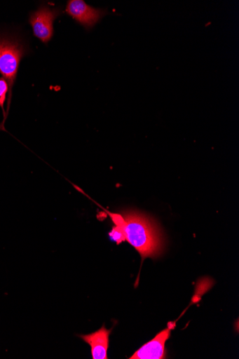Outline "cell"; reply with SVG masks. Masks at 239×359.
<instances>
[{"label": "cell", "mask_w": 239, "mask_h": 359, "mask_svg": "<svg viewBox=\"0 0 239 359\" xmlns=\"http://www.w3.org/2000/svg\"><path fill=\"white\" fill-rule=\"evenodd\" d=\"M115 226L123 233L125 241L142 255L156 257L163 250V238L155 222L139 212H125L123 215L109 212Z\"/></svg>", "instance_id": "6da1fadb"}, {"label": "cell", "mask_w": 239, "mask_h": 359, "mask_svg": "<svg viewBox=\"0 0 239 359\" xmlns=\"http://www.w3.org/2000/svg\"><path fill=\"white\" fill-rule=\"evenodd\" d=\"M23 46L11 39L0 38V74L9 86V100L6 118L10 108L13 87L15 83L20 62L24 55Z\"/></svg>", "instance_id": "7a4b0ae2"}, {"label": "cell", "mask_w": 239, "mask_h": 359, "mask_svg": "<svg viewBox=\"0 0 239 359\" xmlns=\"http://www.w3.org/2000/svg\"><path fill=\"white\" fill-rule=\"evenodd\" d=\"M66 13L87 30L92 29L108 14L107 10L95 8L88 5L83 0L68 1Z\"/></svg>", "instance_id": "3957f363"}, {"label": "cell", "mask_w": 239, "mask_h": 359, "mask_svg": "<svg viewBox=\"0 0 239 359\" xmlns=\"http://www.w3.org/2000/svg\"><path fill=\"white\" fill-rule=\"evenodd\" d=\"M59 15L58 11L47 6L41 7L33 13L29 22L32 27L34 35L43 43H48L53 36V22Z\"/></svg>", "instance_id": "277c9868"}, {"label": "cell", "mask_w": 239, "mask_h": 359, "mask_svg": "<svg viewBox=\"0 0 239 359\" xmlns=\"http://www.w3.org/2000/svg\"><path fill=\"white\" fill-rule=\"evenodd\" d=\"M176 322H169L167 328L158 333L156 337L142 346L129 358L130 359H163L166 357L165 345L175 329Z\"/></svg>", "instance_id": "5b68a950"}, {"label": "cell", "mask_w": 239, "mask_h": 359, "mask_svg": "<svg viewBox=\"0 0 239 359\" xmlns=\"http://www.w3.org/2000/svg\"><path fill=\"white\" fill-rule=\"evenodd\" d=\"M111 330L105 327V325L97 332L80 337L91 347L93 359H108V349L109 346V337Z\"/></svg>", "instance_id": "8992f818"}, {"label": "cell", "mask_w": 239, "mask_h": 359, "mask_svg": "<svg viewBox=\"0 0 239 359\" xmlns=\"http://www.w3.org/2000/svg\"><path fill=\"white\" fill-rule=\"evenodd\" d=\"M9 90L8 83L4 78H0V107H1L4 114V122L6 120V113L4 109V105L6 101V96Z\"/></svg>", "instance_id": "52a82bcc"}, {"label": "cell", "mask_w": 239, "mask_h": 359, "mask_svg": "<svg viewBox=\"0 0 239 359\" xmlns=\"http://www.w3.org/2000/svg\"><path fill=\"white\" fill-rule=\"evenodd\" d=\"M111 238L116 242L118 245L120 243H122L123 242L125 241L123 233L120 229L119 227L114 226L113 228L112 231L109 234Z\"/></svg>", "instance_id": "ba28073f"}]
</instances>
